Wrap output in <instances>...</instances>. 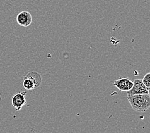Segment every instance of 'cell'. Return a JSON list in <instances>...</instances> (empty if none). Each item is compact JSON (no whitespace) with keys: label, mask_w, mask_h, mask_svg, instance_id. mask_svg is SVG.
<instances>
[{"label":"cell","mask_w":150,"mask_h":133,"mask_svg":"<svg viewBox=\"0 0 150 133\" xmlns=\"http://www.w3.org/2000/svg\"><path fill=\"white\" fill-rule=\"evenodd\" d=\"M144 83L148 88L150 87V72L146 74L142 80Z\"/></svg>","instance_id":"obj_8"},{"label":"cell","mask_w":150,"mask_h":133,"mask_svg":"<svg viewBox=\"0 0 150 133\" xmlns=\"http://www.w3.org/2000/svg\"><path fill=\"white\" fill-rule=\"evenodd\" d=\"M134 84L131 88L127 91V95H132V94H148V87L143 83L142 80L141 79H136L134 80Z\"/></svg>","instance_id":"obj_2"},{"label":"cell","mask_w":150,"mask_h":133,"mask_svg":"<svg viewBox=\"0 0 150 133\" xmlns=\"http://www.w3.org/2000/svg\"><path fill=\"white\" fill-rule=\"evenodd\" d=\"M148 94L149 96V97H150V87L148 88Z\"/></svg>","instance_id":"obj_9"},{"label":"cell","mask_w":150,"mask_h":133,"mask_svg":"<svg viewBox=\"0 0 150 133\" xmlns=\"http://www.w3.org/2000/svg\"><path fill=\"white\" fill-rule=\"evenodd\" d=\"M128 100L135 111L145 112L150 107V97L148 94L128 95Z\"/></svg>","instance_id":"obj_1"},{"label":"cell","mask_w":150,"mask_h":133,"mask_svg":"<svg viewBox=\"0 0 150 133\" xmlns=\"http://www.w3.org/2000/svg\"><path fill=\"white\" fill-rule=\"evenodd\" d=\"M26 91L19 92L13 95L12 99V104L13 107L16 111L21 110L22 108L26 104Z\"/></svg>","instance_id":"obj_3"},{"label":"cell","mask_w":150,"mask_h":133,"mask_svg":"<svg viewBox=\"0 0 150 133\" xmlns=\"http://www.w3.org/2000/svg\"><path fill=\"white\" fill-rule=\"evenodd\" d=\"M26 77H28L31 78V79L34 81L35 84L36 88L40 86L42 82V77L40 76V74H39L37 72H30L28 74H27Z\"/></svg>","instance_id":"obj_6"},{"label":"cell","mask_w":150,"mask_h":133,"mask_svg":"<svg viewBox=\"0 0 150 133\" xmlns=\"http://www.w3.org/2000/svg\"><path fill=\"white\" fill-rule=\"evenodd\" d=\"M16 20L20 26L28 27L32 23V16L29 12L23 10L17 15Z\"/></svg>","instance_id":"obj_5"},{"label":"cell","mask_w":150,"mask_h":133,"mask_svg":"<svg viewBox=\"0 0 150 133\" xmlns=\"http://www.w3.org/2000/svg\"><path fill=\"white\" fill-rule=\"evenodd\" d=\"M133 84H134V82L127 77L119 78V80L115 81L114 83V86L117 87L119 90L126 92L131 90Z\"/></svg>","instance_id":"obj_4"},{"label":"cell","mask_w":150,"mask_h":133,"mask_svg":"<svg viewBox=\"0 0 150 133\" xmlns=\"http://www.w3.org/2000/svg\"><path fill=\"white\" fill-rule=\"evenodd\" d=\"M23 84L24 88L27 90H32L36 88L35 84L34 83V81L31 79V78L26 76L24 78Z\"/></svg>","instance_id":"obj_7"}]
</instances>
